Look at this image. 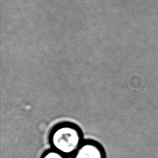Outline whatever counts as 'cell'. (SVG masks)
Masks as SVG:
<instances>
[{
    "instance_id": "cell-2",
    "label": "cell",
    "mask_w": 158,
    "mask_h": 158,
    "mask_svg": "<svg viewBox=\"0 0 158 158\" xmlns=\"http://www.w3.org/2000/svg\"><path fill=\"white\" fill-rule=\"evenodd\" d=\"M75 158H103V155L98 145L88 143L79 147L75 152Z\"/></svg>"
},
{
    "instance_id": "cell-1",
    "label": "cell",
    "mask_w": 158,
    "mask_h": 158,
    "mask_svg": "<svg viewBox=\"0 0 158 158\" xmlns=\"http://www.w3.org/2000/svg\"><path fill=\"white\" fill-rule=\"evenodd\" d=\"M81 142L79 131L73 125H59L52 132L51 143L55 150L62 154L76 152Z\"/></svg>"
},
{
    "instance_id": "cell-3",
    "label": "cell",
    "mask_w": 158,
    "mask_h": 158,
    "mask_svg": "<svg viewBox=\"0 0 158 158\" xmlns=\"http://www.w3.org/2000/svg\"><path fill=\"white\" fill-rule=\"evenodd\" d=\"M43 158H64V154L55 150L48 152L44 155Z\"/></svg>"
}]
</instances>
